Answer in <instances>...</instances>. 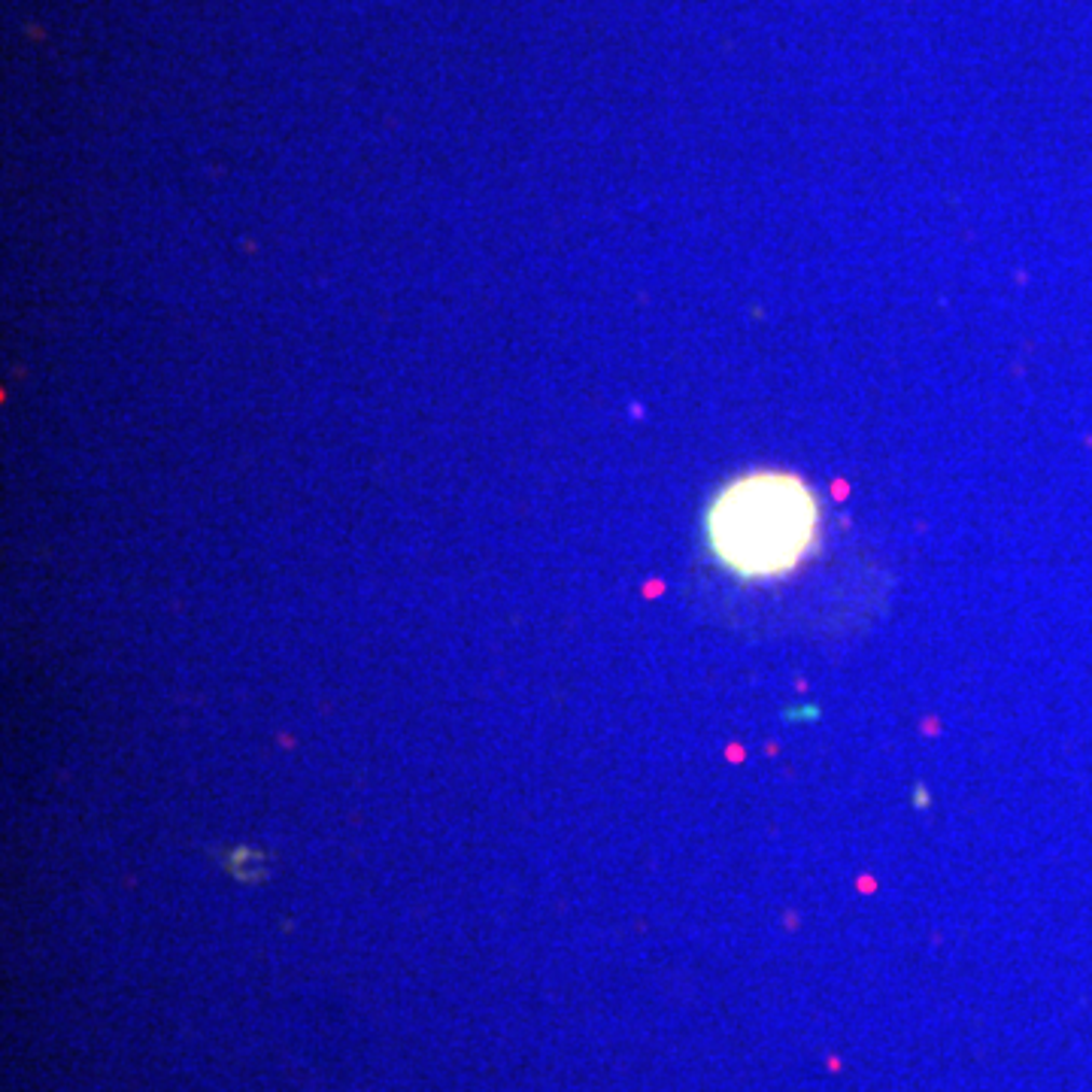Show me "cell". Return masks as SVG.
<instances>
[{"mask_svg":"<svg viewBox=\"0 0 1092 1092\" xmlns=\"http://www.w3.org/2000/svg\"><path fill=\"white\" fill-rule=\"evenodd\" d=\"M822 507L810 482L789 470H750L710 501V552L740 579L792 574L817 549Z\"/></svg>","mask_w":1092,"mask_h":1092,"instance_id":"1","label":"cell"}]
</instances>
